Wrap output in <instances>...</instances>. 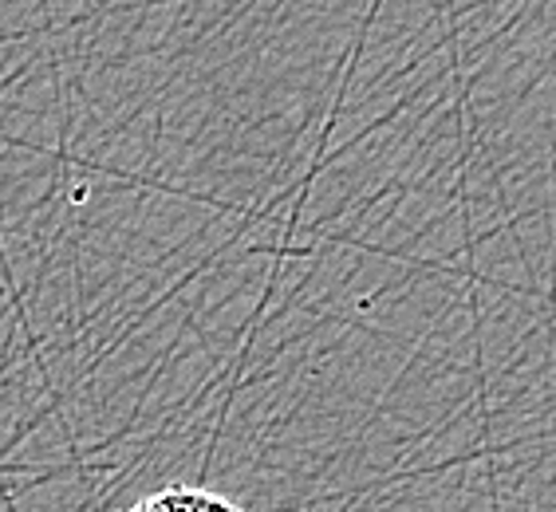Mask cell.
Wrapping results in <instances>:
<instances>
[{
	"mask_svg": "<svg viewBox=\"0 0 556 512\" xmlns=\"http://www.w3.org/2000/svg\"><path fill=\"white\" fill-rule=\"evenodd\" d=\"M193 501H198V489H162L130 512H193Z\"/></svg>",
	"mask_w": 556,
	"mask_h": 512,
	"instance_id": "6da1fadb",
	"label": "cell"
}]
</instances>
